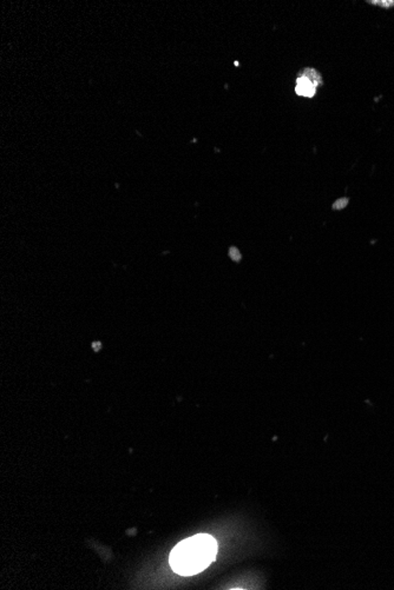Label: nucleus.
Listing matches in <instances>:
<instances>
[{
  "label": "nucleus",
  "mask_w": 394,
  "mask_h": 590,
  "mask_svg": "<svg viewBox=\"0 0 394 590\" xmlns=\"http://www.w3.org/2000/svg\"><path fill=\"white\" fill-rule=\"evenodd\" d=\"M218 554V542L208 534H198L181 541L172 549L169 562L172 570L182 576H193L201 573L214 561Z\"/></svg>",
  "instance_id": "obj_1"
},
{
  "label": "nucleus",
  "mask_w": 394,
  "mask_h": 590,
  "mask_svg": "<svg viewBox=\"0 0 394 590\" xmlns=\"http://www.w3.org/2000/svg\"><path fill=\"white\" fill-rule=\"evenodd\" d=\"M316 88H318L315 86L314 84L312 83L310 80H307L306 77L299 75V78L297 80V88H295L297 95L306 97V98H313L316 93Z\"/></svg>",
  "instance_id": "obj_2"
},
{
  "label": "nucleus",
  "mask_w": 394,
  "mask_h": 590,
  "mask_svg": "<svg viewBox=\"0 0 394 590\" xmlns=\"http://www.w3.org/2000/svg\"><path fill=\"white\" fill-rule=\"evenodd\" d=\"M299 75L306 77L307 80H310L312 83L314 84L316 88H319V86L323 85V77H321V75H320L319 72L315 70V69H312V67L303 69V70L299 73Z\"/></svg>",
  "instance_id": "obj_3"
},
{
  "label": "nucleus",
  "mask_w": 394,
  "mask_h": 590,
  "mask_svg": "<svg viewBox=\"0 0 394 590\" xmlns=\"http://www.w3.org/2000/svg\"><path fill=\"white\" fill-rule=\"evenodd\" d=\"M369 4L373 5H379V6H382V8H391V6H394L393 0H391V1H369Z\"/></svg>",
  "instance_id": "obj_4"
}]
</instances>
